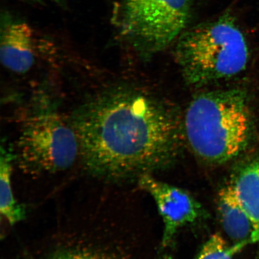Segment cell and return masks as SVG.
Masks as SVG:
<instances>
[{"mask_svg":"<svg viewBox=\"0 0 259 259\" xmlns=\"http://www.w3.org/2000/svg\"><path fill=\"white\" fill-rule=\"evenodd\" d=\"M72 124L85 167L113 178L144 176L172 163L179 153L176 116L154 97L117 87L93 97Z\"/></svg>","mask_w":259,"mask_h":259,"instance_id":"cell-1","label":"cell"},{"mask_svg":"<svg viewBox=\"0 0 259 259\" xmlns=\"http://www.w3.org/2000/svg\"><path fill=\"white\" fill-rule=\"evenodd\" d=\"M188 144L206 163L220 164L244 150L250 130L244 96L239 91L204 93L188 107L184 122Z\"/></svg>","mask_w":259,"mask_h":259,"instance_id":"cell-2","label":"cell"},{"mask_svg":"<svg viewBox=\"0 0 259 259\" xmlns=\"http://www.w3.org/2000/svg\"><path fill=\"white\" fill-rule=\"evenodd\" d=\"M176 57L186 82L201 86L241 72L248 51L234 19L225 15L181 35Z\"/></svg>","mask_w":259,"mask_h":259,"instance_id":"cell-3","label":"cell"},{"mask_svg":"<svg viewBox=\"0 0 259 259\" xmlns=\"http://www.w3.org/2000/svg\"><path fill=\"white\" fill-rule=\"evenodd\" d=\"M24 119L18 141L19 161L37 173H55L72 166L80 154L78 139L50 102L41 99Z\"/></svg>","mask_w":259,"mask_h":259,"instance_id":"cell-4","label":"cell"},{"mask_svg":"<svg viewBox=\"0 0 259 259\" xmlns=\"http://www.w3.org/2000/svg\"><path fill=\"white\" fill-rule=\"evenodd\" d=\"M192 0H123L121 30L139 50L155 53L183 34Z\"/></svg>","mask_w":259,"mask_h":259,"instance_id":"cell-5","label":"cell"},{"mask_svg":"<svg viewBox=\"0 0 259 259\" xmlns=\"http://www.w3.org/2000/svg\"><path fill=\"white\" fill-rule=\"evenodd\" d=\"M139 178V186L153 197L163 220L161 249L166 250L173 245L181 229L201 218L202 206L189 193L179 187L155 179L149 174Z\"/></svg>","mask_w":259,"mask_h":259,"instance_id":"cell-6","label":"cell"},{"mask_svg":"<svg viewBox=\"0 0 259 259\" xmlns=\"http://www.w3.org/2000/svg\"><path fill=\"white\" fill-rule=\"evenodd\" d=\"M34 31L23 22L6 23L2 29L0 59L11 72L25 73L33 66L36 55Z\"/></svg>","mask_w":259,"mask_h":259,"instance_id":"cell-7","label":"cell"},{"mask_svg":"<svg viewBox=\"0 0 259 259\" xmlns=\"http://www.w3.org/2000/svg\"><path fill=\"white\" fill-rule=\"evenodd\" d=\"M218 208L223 229L232 245L242 249L254 243V230L231 185L223 187L218 197Z\"/></svg>","mask_w":259,"mask_h":259,"instance_id":"cell-8","label":"cell"},{"mask_svg":"<svg viewBox=\"0 0 259 259\" xmlns=\"http://www.w3.org/2000/svg\"><path fill=\"white\" fill-rule=\"evenodd\" d=\"M231 185L250 220L254 230L253 241L258 245L259 250V158L238 170Z\"/></svg>","mask_w":259,"mask_h":259,"instance_id":"cell-9","label":"cell"},{"mask_svg":"<svg viewBox=\"0 0 259 259\" xmlns=\"http://www.w3.org/2000/svg\"><path fill=\"white\" fill-rule=\"evenodd\" d=\"M13 156L8 149L2 146L0 157V211L10 224L22 221L25 216L23 206L16 201L12 189Z\"/></svg>","mask_w":259,"mask_h":259,"instance_id":"cell-10","label":"cell"},{"mask_svg":"<svg viewBox=\"0 0 259 259\" xmlns=\"http://www.w3.org/2000/svg\"><path fill=\"white\" fill-rule=\"evenodd\" d=\"M242 248L230 245L221 235H213L203 244L194 259H234Z\"/></svg>","mask_w":259,"mask_h":259,"instance_id":"cell-11","label":"cell"},{"mask_svg":"<svg viewBox=\"0 0 259 259\" xmlns=\"http://www.w3.org/2000/svg\"><path fill=\"white\" fill-rule=\"evenodd\" d=\"M48 259H110L100 254L89 252H74L56 255Z\"/></svg>","mask_w":259,"mask_h":259,"instance_id":"cell-12","label":"cell"},{"mask_svg":"<svg viewBox=\"0 0 259 259\" xmlns=\"http://www.w3.org/2000/svg\"><path fill=\"white\" fill-rule=\"evenodd\" d=\"M53 1L60 5H63L64 3L66 2V0H53Z\"/></svg>","mask_w":259,"mask_h":259,"instance_id":"cell-13","label":"cell"}]
</instances>
